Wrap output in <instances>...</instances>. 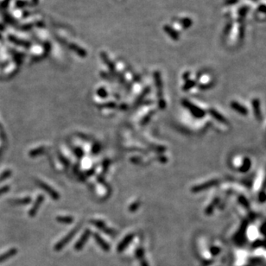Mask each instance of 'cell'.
<instances>
[{
    "mask_svg": "<svg viewBox=\"0 0 266 266\" xmlns=\"http://www.w3.org/2000/svg\"><path fill=\"white\" fill-rule=\"evenodd\" d=\"M38 185L42 189H44L48 193V194H50V196L54 199V200H57V199H59V194L57 193V192H55L54 190L51 188V187H49L48 185H47L46 183H44L43 182H41V181H39L38 182Z\"/></svg>",
    "mask_w": 266,
    "mask_h": 266,
    "instance_id": "obj_1",
    "label": "cell"
},
{
    "mask_svg": "<svg viewBox=\"0 0 266 266\" xmlns=\"http://www.w3.org/2000/svg\"><path fill=\"white\" fill-rule=\"evenodd\" d=\"M92 224H93L94 226H96L97 227H99V229L103 230L104 232H106L107 233H110V234L113 233V230L109 229V228L107 227V226H106L103 222H101L100 221H92Z\"/></svg>",
    "mask_w": 266,
    "mask_h": 266,
    "instance_id": "obj_2",
    "label": "cell"
},
{
    "mask_svg": "<svg viewBox=\"0 0 266 266\" xmlns=\"http://www.w3.org/2000/svg\"><path fill=\"white\" fill-rule=\"evenodd\" d=\"M43 200H44V198H43V196H42V195H40V196L37 198V200L36 204H35V205H34V206L32 207V209H31V212L30 213V214H31V216H33L35 213H37L38 207H39V206H41V204L42 203Z\"/></svg>",
    "mask_w": 266,
    "mask_h": 266,
    "instance_id": "obj_3",
    "label": "cell"
},
{
    "mask_svg": "<svg viewBox=\"0 0 266 266\" xmlns=\"http://www.w3.org/2000/svg\"><path fill=\"white\" fill-rule=\"evenodd\" d=\"M57 221L61 222V223H65V224H69V223H72L74 221V219L72 217H69V216H59L57 217Z\"/></svg>",
    "mask_w": 266,
    "mask_h": 266,
    "instance_id": "obj_4",
    "label": "cell"
},
{
    "mask_svg": "<svg viewBox=\"0 0 266 266\" xmlns=\"http://www.w3.org/2000/svg\"><path fill=\"white\" fill-rule=\"evenodd\" d=\"M77 230H78V228H77V229H75V230H74V231H73V232H72L71 233H69V235L67 236V237H66V238H64V239H63L62 241H61V242H60V244H59V246H58V248H59L60 246H61V245H63L64 244L67 243V242L69 241V239H71V238H72V237H73V236L75 234V232H76V231H77Z\"/></svg>",
    "mask_w": 266,
    "mask_h": 266,
    "instance_id": "obj_5",
    "label": "cell"
},
{
    "mask_svg": "<svg viewBox=\"0 0 266 266\" xmlns=\"http://www.w3.org/2000/svg\"><path fill=\"white\" fill-rule=\"evenodd\" d=\"M232 107H233L235 110L238 111L239 113H246V110H245L243 107H241L239 104H238V103H235V102L232 103Z\"/></svg>",
    "mask_w": 266,
    "mask_h": 266,
    "instance_id": "obj_6",
    "label": "cell"
},
{
    "mask_svg": "<svg viewBox=\"0 0 266 266\" xmlns=\"http://www.w3.org/2000/svg\"><path fill=\"white\" fill-rule=\"evenodd\" d=\"M88 235H89V231H88V230H86V232H85V233L83 234V236L81 237V239H80V242L78 243V244H77V247H78V248H79L80 246H81V245H82V244H83V242H85V241L86 240V238H87Z\"/></svg>",
    "mask_w": 266,
    "mask_h": 266,
    "instance_id": "obj_7",
    "label": "cell"
},
{
    "mask_svg": "<svg viewBox=\"0 0 266 266\" xmlns=\"http://www.w3.org/2000/svg\"><path fill=\"white\" fill-rule=\"evenodd\" d=\"M132 238H133V235H129V236H128V237H126V238H124V241H123V242H122V243H121V245H120L119 249H122V248H123V247H124V245H126L127 244L129 243L130 240V239H131Z\"/></svg>",
    "mask_w": 266,
    "mask_h": 266,
    "instance_id": "obj_8",
    "label": "cell"
},
{
    "mask_svg": "<svg viewBox=\"0 0 266 266\" xmlns=\"http://www.w3.org/2000/svg\"><path fill=\"white\" fill-rule=\"evenodd\" d=\"M94 236H95V238H96V240H97V241H99V244H100V245H101L102 247H104V248H107V244H106V242H104V241H103V240L100 238V237H99V235L95 234Z\"/></svg>",
    "mask_w": 266,
    "mask_h": 266,
    "instance_id": "obj_9",
    "label": "cell"
},
{
    "mask_svg": "<svg viewBox=\"0 0 266 266\" xmlns=\"http://www.w3.org/2000/svg\"><path fill=\"white\" fill-rule=\"evenodd\" d=\"M43 151H44V149L43 148H40L39 150H37V151H34L31 152V154H32V156H36V154H39V153Z\"/></svg>",
    "mask_w": 266,
    "mask_h": 266,
    "instance_id": "obj_10",
    "label": "cell"
},
{
    "mask_svg": "<svg viewBox=\"0 0 266 266\" xmlns=\"http://www.w3.org/2000/svg\"><path fill=\"white\" fill-rule=\"evenodd\" d=\"M138 206H139V203H138V202H136L135 204H133V205L130 207V211H135L137 207H138Z\"/></svg>",
    "mask_w": 266,
    "mask_h": 266,
    "instance_id": "obj_11",
    "label": "cell"
},
{
    "mask_svg": "<svg viewBox=\"0 0 266 266\" xmlns=\"http://www.w3.org/2000/svg\"><path fill=\"white\" fill-rule=\"evenodd\" d=\"M259 11H261V12H265V13H266V6L265 5H261V6H259Z\"/></svg>",
    "mask_w": 266,
    "mask_h": 266,
    "instance_id": "obj_12",
    "label": "cell"
}]
</instances>
